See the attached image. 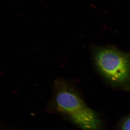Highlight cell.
Returning a JSON list of instances; mask_svg holds the SVG:
<instances>
[{
	"instance_id": "1",
	"label": "cell",
	"mask_w": 130,
	"mask_h": 130,
	"mask_svg": "<svg viewBox=\"0 0 130 130\" xmlns=\"http://www.w3.org/2000/svg\"><path fill=\"white\" fill-rule=\"evenodd\" d=\"M54 87L56 105L60 111L84 129L98 130L101 122L96 113L86 105L66 80L56 79Z\"/></svg>"
},
{
	"instance_id": "2",
	"label": "cell",
	"mask_w": 130,
	"mask_h": 130,
	"mask_svg": "<svg viewBox=\"0 0 130 130\" xmlns=\"http://www.w3.org/2000/svg\"><path fill=\"white\" fill-rule=\"evenodd\" d=\"M98 72L105 79L115 85H130V54L113 47L96 49L93 54Z\"/></svg>"
},
{
	"instance_id": "3",
	"label": "cell",
	"mask_w": 130,
	"mask_h": 130,
	"mask_svg": "<svg viewBox=\"0 0 130 130\" xmlns=\"http://www.w3.org/2000/svg\"><path fill=\"white\" fill-rule=\"evenodd\" d=\"M122 130H130V116L126 119L123 123Z\"/></svg>"
}]
</instances>
